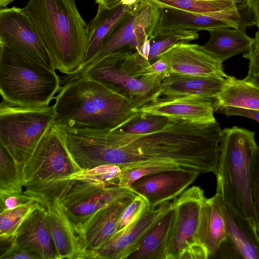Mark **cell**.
Segmentation results:
<instances>
[{
	"label": "cell",
	"instance_id": "cell-14",
	"mask_svg": "<svg viewBox=\"0 0 259 259\" xmlns=\"http://www.w3.org/2000/svg\"><path fill=\"white\" fill-rule=\"evenodd\" d=\"M215 194L225 223L226 237L214 256L259 259V236L257 230Z\"/></svg>",
	"mask_w": 259,
	"mask_h": 259
},
{
	"label": "cell",
	"instance_id": "cell-33",
	"mask_svg": "<svg viewBox=\"0 0 259 259\" xmlns=\"http://www.w3.org/2000/svg\"><path fill=\"white\" fill-rule=\"evenodd\" d=\"M39 204L37 201H35L0 212V236L15 235L22 223Z\"/></svg>",
	"mask_w": 259,
	"mask_h": 259
},
{
	"label": "cell",
	"instance_id": "cell-26",
	"mask_svg": "<svg viewBox=\"0 0 259 259\" xmlns=\"http://www.w3.org/2000/svg\"><path fill=\"white\" fill-rule=\"evenodd\" d=\"M175 217V210L171 202L147 232L139 248L128 259H165Z\"/></svg>",
	"mask_w": 259,
	"mask_h": 259
},
{
	"label": "cell",
	"instance_id": "cell-21",
	"mask_svg": "<svg viewBox=\"0 0 259 259\" xmlns=\"http://www.w3.org/2000/svg\"><path fill=\"white\" fill-rule=\"evenodd\" d=\"M227 77L169 73L162 80L152 102L160 98L191 96L214 100L223 91Z\"/></svg>",
	"mask_w": 259,
	"mask_h": 259
},
{
	"label": "cell",
	"instance_id": "cell-25",
	"mask_svg": "<svg viewBox=\"0 0 259 259\" xmlns=\"http://www.w3.org/2000/svg\"><path fill=\"white\" fill-rule=\"evenodd\" d=\"M246 24H243L237 28L209 30L210 38L203 47L221 63L235 55L247 52L254 38L246 33Z\"/></svg>",
	"mask_w": 259,
	"mask_h": 259
},
{
	"label": "cell",
	"instance_id": "cell-27",
	"mask_svg": "<svg viewBox=\"0 0 259 259\" xmlns=\"http://www.w3.org/2000/svg\"><path fill=\"white\" fill-rule=\"evenodd\" d=\"M214 110L220 107H234L259 110V88L228 75L219 96L213 100Z\"/></svg>",
	"mask_w": 259,
	"mask_h": 259
},
{
	"label": "cell",
	"instance_id": "cell-24",
	"mask_svg": "<svg viewBox=\"0 0 259 259\" xmlns=\"http://www.w3.org/2000/svg\"><path fill=\"white\" fill-rule=\"evenodd\" d=\"M226 237L225 223L217 195L205 198L201 206L195 242L205 249L210 258L214 256Z\"/></svg>",
	"mask_w": 259,
	"mask_h": 259
},
{
	"label": "cell",
	"instance_id": "cell-41",
	"mask_svg": "<svg viewBox=\"0 0 259 259\" xmlns=\"http://www.w3.org/2000/svg\"><path fill=\"white\" fill-rule=\"evenodd\" d=\"M147 71L149 73L169 74L167 64L163 60L159 58L150 63L147 67Z\"/></svg>",
	"mask_w": 259,
	"mask_h": 259
},
{
	"label": "cell",
	"instance_id": "cell-2",
	"mask_svg": "<svg viewBox=\"0 0 259 259\" xmlns=\"http://www.w3.org/2000/svg\"><path fill=\"white\" fill-rule=\"evenodd\" d=\"M54 99L55 122L69 126L112 130L139 112L127 97L84 76L62 84Z\"/></svg>",
	"mask_w": 259,
	"mask_h": 259
},
{
	"label": "cell",
	"instance_id": "cell-42",
	"mask_svg": "<svg viewBox=\"0 0 259 259\" xmlns=\"http://www.w3.org/2000/svg\"><path fill=\"white\" fill-rule=\"evenodd\" d=\"M246 6L251 12L253 23L256 25L259 31V0H248Z\"/></svg>",
	"mask_w": 259,
	"mask_h": 259
},
{
	"label": "cell",
	"instance_id": "cell-11",
	"mask_svg": "<svg viewBox=\"0 0 259 259\" xmlns=\"http://www.w3.org/2000/svg\"><path fill=\"white\" fill-rule=\"evenodd\" d=\"M0 45L30 62L55 70L36 30L22 8L1 9Z\"/></svg>",
	"mask_w": 259,
	"mask_h": 259
},
{
	"label": "cell",
	"instance_id": "cell-4",
	"mask_svg": "<svg viewBox=\"0 0 259 259\" xmlns=\"http://www.w3.org/2000/svg\"><path fill=\"white\" fill-rule=\"evenodd\" d=\"M257 146L253 132L236 126L222 130L220 153L214 174L216 194L256 230L253 180Z\"/></svg>",
	"mask_w": 259,
	"mask_h": 259
},
{
	"label": "cell",
	"instance_id": "cell-13",
	"mask_svg": "<svg viewBox=\"0 0 259 259\" xmlns=\"http://www.w3.org/2000/svg\"><path fill=\"white\" fill-rule=\"evenodd\" d=\"M132 190L96 211L77 233L78 258H94L95 252L115 233L122 212L137 195Z\"/></svg>",
	"mask_w": 259,
	"mask_h": 259
},
{
	"label": "cell",
	"instance_id": "cell-16",
	"mask_svg": "<svg viewBox=\"0 0 259 259\" xmlns=\"http://www.w3.org/2000/svg\"><path fill=\"white\" fill-rule=\"evenodd\" d=\"M159 9V18L155 32L177 29L208 31L222 28H237L243 23L237 6L205 14L171 8Z\"/></svg>",
	"mask_w": 259,
	"mask_h": 259
},
{
	"label": "cell",
	"instance_id": "cell-3",
	"mask_svg": "<svg viewBox=\"0 0 259 259\" xmlns=\"http://www.w3.org/2000/svg\"><path fill=\"white\" fill-rule=\"evenodd\" d=\"M36 30L55 70L65 75L80 67L87 51V23L75 0H29L22 8Z\"/></svg>",
	"mask_w": 259,
	"mask_h": 259
},
{
	"label": "cell",
	"instance_id": "cell-12",
	"mask_svg": "<svg viewBox=\"0 0 259 259\" xmlns=\"http://www.w3.org/2000/svg\"><path fill=\"white\" fill-rule=\"evenodd\" d=\"M205 199L197 186L186 189L172 202L175 217L169 235L165 259H180L184 250L195 242L201 206Z\"/></svg>",
	"mask_w": 259,
	"mask_h": 259
},
{
	"label": "cell",
	"instance_id": "cell-30",
	"mask_svg": "<svg viewBox=\"0 0 259 259\" xmlns=\"http://www.w3.org/2000/svg\"><path fill=\"white\" fill-rule=\"evenodd\" d=\"M159 8L205 14L237 6L232 0H148Z\"/></svg>",
	"mask_w": 259,
	"mask_h": 259
},
{
	"label": "cell",
	"instance_id": "cell-8",
	"mask_svg": "<svg viewBox=\"0 0 259 259\" xmlns=\"http://www.w3.org/2000/svg\"><path fill=\"white\" fill-rule=\"evenodd\" d=\"M55 120L54 105L20 107L2 101L0 144L23 166Z\"/></svg>",
	"mask_w": 259,
	"mask_h": 259
},
{
	"label": "cell",
	"instance_id": "cell-34",
	"mask_svg": "<svg viewBox=\"0 0 259 259\" xmlns=\"http://www.w3.org/2000/svg\"><path fill=\"white\" fill-rule=\"evenodd\" d=\"M149 207L147 200L142 196L137 195L122 212L116 232L128 227L137 221Z\"/></svg>",
	"mask_w": 259,
	"mask_h": 259
},
{
	"label": "cell",
	"instance_id": "cell-39",
	"mask_svg": "<svg viewBox=\"0 0 259 259\" xmlns=\"http://www.w3.org/2000/svg\"><path fill=\"white\" fill-rule=\"evenodd\" d=\"M209 258L205 249L196 242L190 244L183 252L180 259H207Z\"/></svg>",
	"mask_w": 259,
	"mask_h": 259
},
{
	"label": "cell",
	"instance_id": "cell-20",
	"mask_svg": "<svg viewBox=\"0 0 259 259\" xmlns=\"http://www.w3.org/2000/svg\"><path fill=\"white\" fill-rule=\"evenodd\" d=\"M46 208L39 204L19 227L17 244L38 259H57V253L46 219Z\"/></svg>",
	"mask_w": 259,
	"mask_h": 259
},
{
	"label": "cell",
	"instance_id": "cell-10",
	"mask_svg": "<svg viewBox=\"0 0 259 259\" xmlns=\"http://www.w3.org/2000/svg\"><path fill=\"white\" fill-rule=\"evenodd\" d=\"M160 9L148 0H140L134 10L123 17L103 41L96 56L76 74L104 56L123 49L140 52L157 27Z\"/></svg>",
	"mask_w": 259,
	"mask_h": 259
},
{
	"label": "cell",
	"instance_id": "cell-36",
	"mask_svg": "<svg viewBox=\"0 0 259 259\" xmlns=\"http://www.w3.org/2000/svg\"><path fill=\"white\" fill-rule=\"evenodd\" d=\"M253 200L254 210L259 236V146H257L254 156Z\"/></svg>",
	"mask_w": 259,
	"mask_h": 259
},
{
	"label": "cell",
	"instance_id": "cell-19",
	"mask_svg": "<svg viewBox=\"0 0 259 259\" xmlns=\"http://www.w3.org/2000/svg\"><path fill=\"white\" fill-rule=\"evenodd\" d=\"M138 111L195 122L216 120L213 100L200 96L160 98L140 107Z\"/></svg>",
	"mask_w": 259,
	"mask_h": 259
},
{
	"label": "cell",
	"instance_id": "cell-5",
	"mask_svg": "<svg viewBox=\"0 0 259 259\" xmlns=\"http://www.w3.org/2000/svg\"><path fill=\"white\" fill-rule=\"evenodd\" d=\"M150 64L139 52L123 49L104 56L76 74L63 76L61 83L84 76L127 97L138 109L154 100L168 74L148 73Z\"/></svg>",
	"mask_w": 259,
	"mask_h": 259
},
{
	"label": "cell",
	"instance_id": "cell-35",
	"mask_svg": "<svg viewBox=\"0 0 259 259\" xmlns=\"http://www.w3.org/2000/svg\"><path fill=\"white\" fill-rule=\"evenodd\" d=\"M37 201L24 192H0V212L13 209Z\"/></svg>",
	"mask_w": 259,
	"mask_h": 259
},
{
	"label": "cell",
	"instance_id": "cell-1",
	"mask_svg": "<svg viewBox=\"0 0 259 259\" xmlns=\"http://www.w3.org/2000/svg\"><path fill=\"white\" fill-rule=\"evenodd\" d=\"M222 133L216 120L172 118L166 126L149 133L130 134L118 128L96 130L90 139L89 150L96 166L113 164L121 170L157 166L215 174Z\"/></svg>",
	"mask_w": 259,
	"mask_h": 259
},
{
	"label": "cell",
	"instance_id": "cell-7",
	"mask_svg": "<svg viewBox=\"0 0 259 259\" xmlns=\"http://www.w3.org/2000/svg\"><path fill=\"white\" fill-rule=\"evenodd\" d=\"M24 187V192L33 196L39 203L57 201L76 235L96 211L131 190L130 188L108 187L69 178Z\"/></svg>",
	"mask_w": 259,
	"mask_h": 259
},
{
	"label": "cell",
	"instance_id": "cell-40",
	"mask_svg": "<svg viewBox=\"0 0 259 259\" xmlns=\"http://www.w3.org/2000/svg\"><path fill=\"white\" fill-rule=\"evenodd\" d=\"M3 258L38 259L33 253L18 246L16 242Z\"/></svg>",
	"mask_w": 259,
	"mask_h": 259
},
{
	"label": "cell",
	"instance_id": "cell-31",
	"mask_svg": "<svg viewBox=\"0 0 259 259\" xmlns=\"http://www.w3.org/2000/svg\"><path fill=\"white\" fill-rule=\"evenodd\" d=\"M172 118L165 116L138 112L120 126V131L130 134H146L152 133L166 126Z\"/></svg>",
	"mask_w": 259,
	"mask_h": 259
},
{
	"label": "cell",
	"instance_id": "cell-38",
	"mask_svg": "<svg viewBox=\"0 0 259 259\" xmlns=\"http://www.w3.org/2000/svg\"><path fill=\"white\" fill-rule=\"evenodd\" d=\"M214 111L229 116H242L246 117L259 122V110L248 109L234 107H220Z\"/></svg>",
	"mask_w": 259,
	"mask_h": 259
},
{
	"label": "cell",
	"instance_id": "cell-43",
	"mask_svg": "<svg viewBox=\"0 0 259 259\" xmlns=\"http://www.w3.org/2000/svg\"><path fill=\"white\" fill-rule=\"evenodd\" d=\"M122 0H95V2L101 6L107 8H110L121 3Z\"/></svg>",
	"mask_w": 259,
	"mask_h": 259
},
{
	"label": "cell",
	"instance_id": "cell-18",
	"mask_svg": "<svg viewBox=\"0 0 259 259\" xmlns=\"http://www.w3.org/2000/svg\"><path fill=\"white\" fill-rule=\"evenodd\" d=\"M171 202L163 203L156 207H149L134 223L116 232L95 253L94 258L128 259L140 247L149 229Z\"/></svg>",
	"mask_w": 259,
	"mask_h": 259
},
{
	"label": "cell",
	"instance_id": "cell-15",
	"mask_svg": "<svg viewBox=\"0 0 259 259\" xmlns=\"http://www.w3.org/2000/svg\"><path fill=\"white\" fill-rule=\"evenodd\" d=\"M200 175L192 170H165L144 176L129 188L144 197L150 207L154 208L177 198Z\"/></svg>",
	"mask_w": 259,
	"mask_h": 259
},
{
	"label": "cell",
	"instance_id": "cell-17",
	"mask_svg": "<svg viewBox=\"0 0 259 259\" xmlns=\"http://www.w3.org/2000/svg\"><path fill=\"white\" fill-rule=\"evenodd\" d=\"M157 58L163 60L169 73L226 77L222 63L198 44L181 42L168 48Z\"/></svg>",
	"mask_w": 259,
	"mask_h": 259
},
{
	"label": "cell",
	"instance_id": "cell-32",
	"mask_svg": "<svg viewBox=\"0 0 259 259\" xmlns=\"http://www.w3.org/2000/svg\"><path fill=\"white\" fill-rule=\"evenodd\" d=\"M121 171V167L117 165L103 164L82 169L67 178L82 180L108 187L118 186Z\"/></svg>",
	"mask_w": 259,
	"mask_h": 259
},
{
	"label": "cell",
	"instance_id": "cell-44",
	"mask_svg": "<svg viewBox=\"0 0 259 259\" xmlns=\"http://www.w3.org/2000/svg\"><path fill=\"white\" fill-rule=\"evenodd\" d=\"M243 79L259 88V74L248 73L246 77Z\"/></svg>",
	"mask_w": 259,
	"mask_h": 259
},
{
	"label": "cell",
	"instance_id": "cell-9",
	"mask_svg": "<svg viewBox=\"0 0 259 259\" xmlns=\"http://www.w3.org/2000/svg\"><path fill=\"white\" fill-rule=\"evenodd\" d=\"M82 169L54 122L23 166V186L64 179Z\"/></svg>",
	"mask_w": 259,
	"mask_h": 259
},
{
	"label": "cell",
	"instance_id": "cell-22",
	"mask_svg": "<svg viewBox=\"0 0 259 259\" xmlns=\"http://www.w3.org/2000/svg\"><path fill=\"white\" fill-rule=\"evenodd\" d=\"M139 1L134 4L121 2L110 8L98 6L96 15L87 23V51L82 63L77 71L83 68L96 56L113 28L123 17L134 10Z\"/></svg>",
	"mask_w": 259,
	"mask_h": 259
},
{
	"label": "cell",
	"instance_id": "cell-23",
	"mask_svg": "<svg viewBox=\"0 0 259 259\" xmlns=\"http://www.w3.org/2000/svg\"><path fill=\"white\" fill-rule=\"evenodd\" d=\"M39 204L46 209V219L57 251V259L78 258L77 237L62 206L56 200Z\"/></svg>",
	"mask_w": 259,
	"mask_h": 259
},
{
	"label": "cell",
	"instance_id": "cell-45",
	"mask_svg": "<svg viewBox=\"0 0 259 259\" xmlns=\"http://www.w3.org/2000/svg\"><path fill=\"white\" fill-rule=\"evenodd\" d=\"M234 4L238 7L246 6V4L248 0H232Z\"/></svg>",
	"mask_w": 259,
	"mask_h": 259
},
{
	"label": "cell",
	"instance_id": "cell-46",
	"mask_svg": "<svg viewBox=\"0 0 259 259\" xmlns=\"http://www.w3.org/2000/svg\"><path fill=\"white\" fill-rule=\"evenodd\" d=\"M14 0H0V6L1 8L5 7Z\"/></svg>",
	"mask_w": 259,
	"mask_h": 259
},
{
	"label": "cell",
	"instance_id": "cell-28",
	"mask_svg": "<svg viewBox=\"0 0 259 259\" xmlns=\"http://www.w3.org/2000/svg\"><path fill=\"white\" fill-rule=\"evenodd\" d=\"M199 38L198 31L191 29H177L155 32L150 39L148 61L151 63L162 52L172 45L189 42Z\"/></svg>",
	"mask_w": 259,
	"mask_h": 259
},
{
	"label": "cell",
	"instance_id": "cell-29",
	"mask_svg": "<svg viewBox=\"0 0 259 259\" xmlns=\"http://www.w3.org/2000/svg\"><path fill=\"white\" fill-rule=\"evenodd\" d=\"M23 166L0 144V192H22Z\"/></svg>",
	"mask_w": 259,
	"mask_h": 259
},
{
	"label": "cell",
	"instance_id": "cell-6",
	"mask_svg": "<svg viewBox=\"0 0 259 259\" xmlns=\"http://www.w3.org/2000/svg\"><path fill=\"white\" fill-rule=\"evenodd\" d=\"M61 86L55 70L30 62L0 45L3 101L20 107L49 106Z\"/></svg>",
	"mask_w": 259,
	"mask_h": 259
},
{
	"label": "cell",
	"instance_id": "cell-37",
	"mask_svg": "<svg viewBox=\"0 0 259 259\" xmlns=\"http://www.w3.org/2000/svg\"><path fill=\"white\" fill-rule=\"evenodd\" d=\"M243 57L249 61L248 73L259 74V31L256 32L252 46Z\"/></svg>",
	"mask_w": 259,
	"mask_h": 259
}]
</instances>
